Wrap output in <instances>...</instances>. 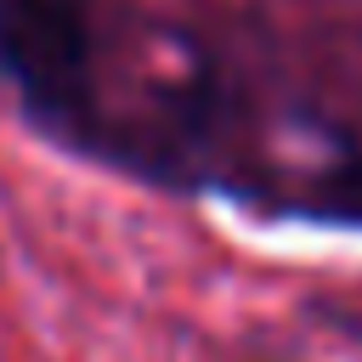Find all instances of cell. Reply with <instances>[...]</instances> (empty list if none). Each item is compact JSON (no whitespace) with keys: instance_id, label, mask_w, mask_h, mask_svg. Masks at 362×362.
<instances>
[{"instance_id":"2","label":"cell","mask_w":362,"mask_h":362,"mask_svg":"<svg viewBox=\"0 0 362 362\" xmlns=\"http://www.w3.org/2000/svg\"><path fill=\"white\" fill-rule=\"evenodd\" d=\"M305 209H317L322 221H362V158H345L339 170H328Z\"/></svg>"},{"instance_id":"1","label":"cell","mask_w":362,"mask_h":362,"mask_svg":"<svg viewBox=\"0 0 362 362\" xmlns=\"http://www.w3.org/2000/svg\"><path fill=\"white\" fill-rule=\"evenodd\" d=\"M0 79L45 119L79 113L90 85L85 11L74 0H0Z\"/></svg>"},{"instance_id":"3","label":"cell","mask_w":362,"mask_h":362,"mask_svg":"<svg viewBox=\"0 0 362 362\" xmlns=\"http://www.w3.org/2000/svg\"><path fill=\"white\" fill-rule=\"evenodd\" d=\"M356 334H362V322H356Z\"/></svg>"}]
</instances>
